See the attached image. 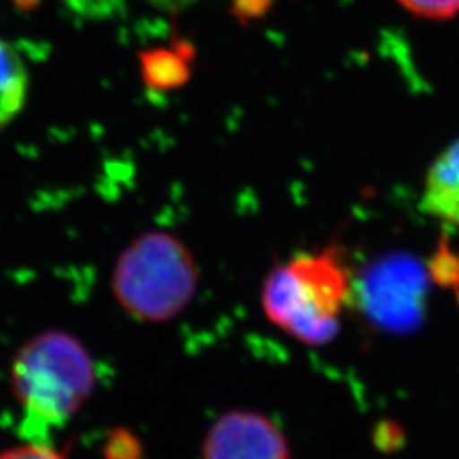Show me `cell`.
I'll return each instance as SVG.
<instances>
[{
	"instance_id": "6",
	"label": "cell",
	"mask_w": 459,
	"mask_h": 459,
	"mask_svg": "<svg viewBox=\"0 0 459 459\" xmlns=\"http://www.w3.org/2000/svg\"><path fill=\"white\" fill-rule=\"evenodd\" d=\"M30 91V74L19 51L0 39V130L22 111Z\"/></svg>"
},
{
	"instance_id": "9",
	"label": "cell",
	"mask_w": 459,
	"mask_h": 459,
	"mask_svg": "<svg viewBox=\"0 0 459 459\" xmlns=\"http://www.w3.org/2000/svg\"><path fill=\"white\" fill-rule=\"evenodd\" d=\"M150 5L164 11H182L196 4L197 0H145Z\"/></svg>"
},
{
	"instance_id": "2",
	"label": "cell",
	"mask_w": 459,
	"mask_h": 459,
	"mask_svg": "<svg viewBox=\"0 0 459 459\" xmlns=\"http://www.w3.org/2000/svg\"><path fill=\"white\" fill-rule=\"evenodd\" d=\"M351 273L341 248L298 254L269 273L263 288L267 320L307 345L335 339L351 299Z\"/></svg>"
},
{
	"instance_id": "7",
	"label": "cell",
	"mask_w": 459,
	"mask_h": 459,
	"mask_svg": "<svg viewBox=\"0 0 459 459\" xmlns=\"http://www.w3.org/2000/svg\"><path fill=\"white\" fill-rule=\"evenodd\" d=\"M411 14L427 19H449L459 14V0H396Z\"/></svg>"
},
{
	"instance_id": "4",
	"label": "cell",
	"mask_w": 459,
	"mask_h": 459,
	"mask_svg": "<svg viewBox=\"0 0 459 459\" xmlns=\"http://www.w3.org/2000/svg\"><path fill=\"white\" fill-rule=\"evenodd\" d=\"M203 459H291L279 427L255 411L220 417L203 443Z\"/></svg>"
},
{
	"instance_id": "1",
	"label": "cell",
	"mask_w": 459,
	"mask_h": 459,
	"mask_svg": "<svg viewBox=\"0 0 459 459\" xmlns=\"http://www.w3.org/2000/svg\"><path fill=\"white\" fill-rule=\"evenodd\" d=\"M11 385L28 441L48 444L49 434L65 426L92 392L94 362L72 335L45 332L17 352Z\"/></svg>"
},
{
	"instance_id": "3",
	"label": "cell",
	"mask_w": 459,
	"mask_h": 459,
	"mask_svg": "<svg viewBox=\"0 0 459 459\" xmlns=\"http://www.w3.org/2000/svg\"><path fill=\"white\" fill-rule=\"evenodd\" d=\"M196 264L176 237L152 231L128 247L115 269L119 305L145 322H164L181 313L195 295Z\"/></svg>"
},
{
	"instance_id": "8",
	"label": "cell",
	"mask_w": 459,
	"mask_h": 459,
	"mask_svg": "<svg viewBox=\"0 0 459 459\" xmlns=\"http://www.w3.org/2000/svg\"><path fill=\"white\" fill-rule=\"evenodd\" d=\"M0 459H65L49 444L31 443L7 449L0 453Z\"/></svg>"
},
{
	"instance_id": "5",
	"label": "cell",
	"mask_w": 459,
	"mask_h": 459,
	"mask_svg": "<svg viewBox=\"0 0 459 459\" xmlns=\"http://www.w3.org/2000/svg\"><path fill=\"white\" fill-rule=\"evenodd\" d=\"M422 208L432 218L459 229V140L430 165L424 182Z\"/></svg>"
}]
</instances>
